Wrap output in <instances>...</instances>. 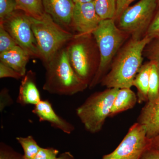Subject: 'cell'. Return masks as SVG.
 Here are the masks:
<instances>
[{"label":"cell","mask_w":159,"mask_h":159,"mask_svg":"<svg viewBox=\"0 0 159 159\" xmlns=\"http://www.w3.org/2000/svg\"><path fill=\"white\" fill-rule=\"evenodd\" d=\"M159 98V69L155 64L152 62L147 102H153Z\"/></svg>","instance_id":"cell-21"},{"label":"cell","mask_w":159,"mask_h":159,"mask_svg":"<svg viewBox=\"0 0 159 159\" xmlns=\"http://www.w3.org/2000/svg\"><path fill=\"white\" fill-rule=\"evenodd\" d=\"M146 56L159 69V37L152 40L145 48Z\"/></svg>","instance_id":"cell-23"},{"label":"cell","mask_w":159,"mask_h":159,"mask_svg":"<svg viewBox=\"0 0 159 159\" xmlns=\"http://www.w3.org/2000/svg\"><path fill=\"white\" fill-rule=\"evenodd\" d=\"M59 150L54 148H42L31 159H55L57 157Z\"/></svg>","instance_id":"cell-26"},{"label":"cell","mask_w":159,"mask_h":159,"mask_svg":"<svg viewBox=\"0 0 159 159\" xmlns=\"http://www.w3.org/2000/svg\"><path fill=\"white\" fill-rule=\"evenodd\" d=\"M16 139L23 148L25 159L33 158L41 148L32 136L17 137Z\"/></svg>","instance_id":"cell-20"},{"label":"cell","mask_w":159,"mask_h":159,"mask_svg":"<svg viewBox=\"0 0 159 159\" xmlns=\"http://www.w3.org/2000/svg\"><path fill=\"white\" fill-rule=\"evenodd\" d=\"M30 18L37 43L40 58L45 66L66 43L74 39L76 34L60 26L46 12L39 18L31 16Z\"/></svg>","instance_id":"cell-3"},{"label":"cell","mask_w":159,"mask_h":159,"mask_svg":"<svg viewBox=\"0 0 159 159\" xmlns=\"http://www.w3.org/2000/svg\"><path fill=\"white\" fill-rule=\"evenodd\" d=\"M138 122L145 126L148 139L159 134V98L153 102H146L140 112Z\"/></svg>","instance_id":"cell-14"},{"label":"cell","mask_w":159,"mask_h":159,"mask_svg":"<svg viewBox=\"0 0 159 159\" xmlns=\"http://www.w3.org/2000/svg\"><path fill=\"white\" fill-rule=\"evenodd\" d=\"M101 20L96 12L93 1L75 3L71 27L77 31V36L92 35Z\"/></svg>","instance_id":"cell-10"},{"label":"cell","mask_w":159,"mask_h":159,"mask_svg":"<svg viewBox=\"0 0 159 159\" xmlns=\"http://www.w3.org/2000/svg\"><path fill=\"white\" fill-rule=\"evenodd\" d=\"M90 35L77 36L76 34L66 47L72 68L77 76L89 85L98 68L94 62L93 48L89 40Z\"/></svg>","instance_id":"cell-7"},{"label":"cell","mask_w":159,"mask_h":159,"mask_svg":"<svg viewBox=\"0 0 159 159\" xmlns=\"http://www.w3.org/2000/svg\"><path fill=\"white\" fill-rule=\"evenodd\" d=\"M30 58L29 54L18 45L0 53L1 62L10 67L23 77L27 73L26 66Z\"/></svg>","instance_id":"cell-15"},{"label":"cell","mask_w":159,"mask_h":159,"mask_svg":"<svg viewBox=\"0 0 159 159\" xmlns=\"http://www.w3.org/2000/svg\"><path fill=\"white\" fill-rule=\"evenodd\" d=\"M150 147V139L147 136L145 126L139 122L131 126L119 146L102 159H140Z\"/></svg>","instance_id":"cell-9"},{"label":"cell","mask_w":159,"mask_h":159,"mask_svg":"<svg viewBox=\"0 0 159 159\" xmlns=\"http://www.w3.org/2000/svg\"><path fill=\"white\" fill-rule=\"evenodd\" d=\"M138 102V97L130 88L119 89L111 108L109 117L133 108Z\"/></svg>","instance_id":"cell-16"},{"label":"cell","mask_w":159,"mask_h":159,"mask_svg":"<svg viewBox=\"0 0 159 159\" xmlns=\"http://www.w3.org/2000/svg\"><path fill=\"white\" fill-rule=\"evenodd\" d=\"M75 4L73 0H43L45 12L67 30L71 27Z\"/></svg>","instance_id":"cell-11"},{"label":"cell","mask_w":159,"mask_h":159,"mask_svg":"<svg viewBox=\"0 0 159 159\" xmlns=\"http://www.w3.org/2000/svg\"><path fill=\"white\" fill-rule=\"evenodd\" d=\"M18 45L26 51L31 57L40 58L37 42L32 28L30 16L20 10L0 23Z\"/></svg>","instance_id":"cell-8"},{"label":"cell","mask_w":159,"mask_h":159,"mask_svg":"<svg viewBox=\"0 0 159 159\" xmlns=\"http://www.w3.org/2000/svg\"><path fill=\"white\" fill-rule=\"evenodd\" d=\"M45 80L43 89L52 94L70 96L83 92L89 85L72 68L66 48L61 49L45 66Z\"/></svg>","instance_id":"cell-2"},{"label":"cell","mask_w":159,"mask_h":159,"mask_svg":"<svg viewBox=\"0 0 159 159\" xmlns=\"http://www.w3.org/2000/svg\"><path fill=\"white\" fill-rule=\"evenodd\" d=\"M152 62L149 61L142 65L133 82V86L138 90L137 97L139 103L148 101V88Z\"/></svg>","instance_id":"cell-17"},{"label":"cell","mask_w":159,"mask_h":159,"mask_svg":"<svg viewBox=\"0 0 159 159\" xmlns=\"http://www.w3.org/2000/svg\"><path fill=\"white\" fill-rule=\"evenodd\" d=\"M55 159H75L74 155L70 152H65L61 154Z\"/></svg>","instance_id":"cell-33"},{"label":"cell","mask_w":159,"mask_h":159,"mask_svg":"<svg viewBox=\"0 0 159 159\" xmlns=\"http://www.w3.org/2000/svg\"><path fill=\"white\" fill-rule=\"evenodd\" d=\"M92 35L99 48V60L97 72L89 85L90 88L100 82L105 76L129 34L119 29L115 20L111 19L102 20Z\"/></svg>","instance_id":"cell-4"},{"label":"cell","mask_w":159,"mask_h":159,"mask_svg":"<svg viewBox=\"0 0 159 159\" xmlns=\"http://www.w3.org/2000/svg\"><path fill=\"white\" fill-rule=\"evenodd\" d=\"M74 3H85L93 2L94 0H73Z\"/></svg>","instance_id":"cell-34"},{"label":"cell","mask_w":159,"mask_h":159,"mask_svg":"<svg viewBox=\"0 0 159 159\" xmlns=\"http://www.w3.org/2000/svg\"><path fill=\"white\" fill-rule=\"evenodd\" d=\"M158 7L159 8V0H158Z\"/></svg>","instance_id":"cell-35"},{"label":"cell","mask_w":159,"mask_h":159,"mask_svg":"<svg viewBox=\"0 0 159 159\" xmlns=\"http://www.w3.org/2000/svg\"><path fill=\"white\" fill-rule=\"evenodd\" d=\"M117 0H94L97 14L102 20H115Z\"/></svg>","instance_id":"cell-19"},{"label":"cell","mask_w":159,"mask_h":159,"mask_svg":"<svg viewBox=\"0 0 159 159\" xmlns=\"http://www.w3.org/2000/svg\"><path fill=\"white\" fill-rule=\"evenodd\" d=\"M40 94L36 84V75L32 70L28 71L22 78L16 102L22 106H35L41 101Z\"/></svg>","instance_id":"cell-13"},{"label":"cell","mask_w":159,"mask_h":159,"mask_svg":"<svg viewBox=\"0 0 159 159\" xmlns=\"http://www.w3.org/2000/svg\"><path fill=\"white\" fill-rule=\"evenodd\" d=\"M23 77L20 74L10 67L0 62V78L9 77L18 80L22 78Z\"/></svg>","instance_id":"cell-28"},{"label":"cell","mask_w":159,"mask_h":159,"mask_svg":"<svg viewBox=\"0 0 159 159\" xmlns=\"http://www.w3.org/2000/svg\"><path fill=\"white\" fill-rule=\"evenodd\" d=\"M17 45L15 41L5 29L3 25L0 24V53L8 51Z\"/></svg>","instance_id":"cell-22"},{"label":"cell","mask_w":159,"mask_h":159,"mask_svg":"<svg viewBox=\"0 0 159 159\" xmlns=\"http://www.w3.org/2000/svg\"><path fill=\"white\" fill-rule=\"evenodd\" d=\"M150 147L159 149V134L154 138L150 139Z\"/></svg>","instance_id":"cell-32"},{"label":"cell","mask_w":159,"mask_h":159,"mask_svg":"<svg viewBox=\"0 0 159 159\" xmlns=\"http://www.w3.org/2000/svg\"><path fill=\"white\" fill-rule=\"evenodd\" d=\"M119 90L110 88L97 92L77 107L76 114L87 131L96 134L102 129Z\"/></svg>","instance_id":"cell-5"},{"label":"cell","mask_w":159,"mask_h":159,"mask_svg":"<svg viewBox=\"0 0 159 159\" xmlns=\"http://www.w3.org/2000/svg\"><path fill=\"white\" fill-rule=\"evenodd\" d=\"M134 1V0H117L116 13L115 19L116 21L119 20L123 11Z\"/></svg>","instance_id":"cell-30"},{"label":"cell","mask_w":159,"mask_h":159,"mask_svg":"<svg viewBox=\"0 0 159 159\" xmlns=\"http://www.w3.org/2000/svg\"><path fill=\"white\" fill-rule=\"evenodd\" d=\"M158 0H140L133 6H129L118 20L119 29L131 35V38H143L152 21Z\"/></svg>","instance_id":"cell-6"},{"label":"cell","mask_w":159,"mask_h":159,"mask_svg":"<svg viewBox=\"0 0 159 159\" xmlns=\"http://www.w3.org/2000/svg\"><path fill=\"white\" fill-rule=\"evenodd\" d=\"M34 106L32 113L38 117L40 122H48L52 127L67 134L75 129L73 124L57 115L49 100H42Z\"/></svg>","instance_id":"cell-12"},{"label":"cell","mask_w":159,"mask_h":159,"mask_svg":"<svg viewBox=\"0 0 159 159\" xmlns=\"http://www.w3.org/2000/svg\"><path fill=\"white\" fill-rule=\"evenodd\" d=\"M13 99L9 94V90L4 88L0 93V112L2 113L5 108L13 104Z\"/></svg>","instance_id":"cell-29"},{"label":"cell","mask_w":159,"mask_h":159,"mask_svg":"<svg viewBox=\"0 0 159 159\" xmlns=\"http://www.w3.org/2000/svg\"><path fill=\"white\" fill-rule=\"evenodd\" d=\"M16 10L15 0H0V23L3 22Z\"/></svg>","instance_id":"cell-24"},{"label":"cell","mask_w":159,"mask_h":159,"mask_svg":"<svg viewBox=\"0 0 159 159\" xmlns=\"http://www.w3.org/2000/svg\"><path fill=\"white\" fill-rule=\"evenodd\" d=\"M145 35L152 40L159 37V9L155 14Z\"/></svg>","instance_id":"cell-27"},{"label":"cell","mask_w":159,"mask_h":159,"mask_svg":"<svg viewBox=\"0 0 159 159\" xmlns=\"http://www.w3.org/2000/svg\"><path fill=\"white\" fill-rule=\"evenodd\" d=\"M0 159H25L24 155L4 142L0 143Z\"/></svg>","instance_id":"cell-25"},{"label":"cell","mask_w":159,"mask_h":159,"mask_svg":"<svg viewBox=\"0 0 159 159\" xmlns=\"http://www.w3.org/2000/svg\"><path fill=\"white\" fill-rule=\"evenodd\" d=\"M152 39L147 35L131 38L122 46L111 64V70L101 80V85L110 88H130L142 65L144 50Z\"/></svg>","instance_id":"cell-1"},{"label":"cell","mask_w":159,"mask_h":159,"mask_svg":"<svg viewBox=\"0 0 159 159\" xmlns=\"http://www.w3.org/2000/svg\"><path fill=\"white\" fill-rule=\"evenodd\" d=\"M140 159H159V149L149 147L144 152Z\"/></svg>","instance_id":"cell-31"},{"label":"cell","mask_w":159,"mask_h":159,"mask_svg":"<svg viewBox=\"0 0 159 159\" xmlns=\"http://www.w3.org/2000/svg\"><path fill=\"white\" fill-rule=\"evenodd\" d=\"M16 9L31 17L39 18L44 13L43 0H15Z\"/></svg>","instance_id":"cell-18"}]
</instances>
